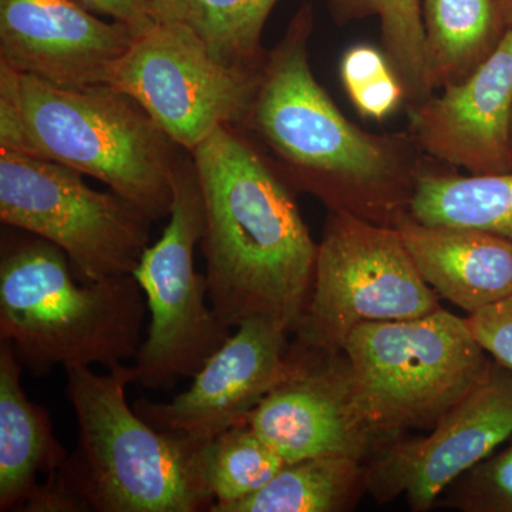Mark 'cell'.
<instances>
[{
    "instance_id": "6da1fadb",
    "label": "cell",
    "mask_w": 512,
    "mask_h": 512,
    "mask_svg": "<svg viewBox=\"0 0 512 512\" xmlns=\"http://www.w3.org/2000/svg\"><path fill=\"white\" fill-rule=\"evenodd\" d=\"M312 30V6H302L266 55L254 103L239 128L295 194L394 228L409 214L427 157L409 131L369 133L338 109L309 64Z\"/></svg>"
},
{
    "instance_id": "7a4b0ae2",
    "label": "cell",
    "mask_w": 512,
    "mask_h": 512,
    "mask_svg": "<svg viewBox=\"0 0 512 512\" xmlns=\"http://www.w3.org/2000/svg\"><path fill=\"white\" fill-rule=\"evenodd\" d=\"M190 154L204 205L212 309L231 329L265 318L293 333L318 256L295 192L242 128H218Z\"/></svg>"
},
{
    "instance_id": "3957f363",
    "label": "cell",
    "mask_w": 512,
    "mask_h": 512,
    "mask_svg": "<svg viewBox=\"0 0 512 512\" xmlns=\"http://www.w3.org/2000/svg\"><path fill=\"white\" fill-rule=\"evenodd\" d=\"M0 150L74 168L137 205L170 215L183 156L146 110L110 84L64 89L0 66Z\"/></svg>"
},
{
    "instance_id": "277c9868",
    "label": "cell",
    "mask_w": 512,
    "mask_h": 512,
    "mask_svg": "<svg viewBox=\"0 0 512 512\" xmlns=\"http://www.w3.org/2000/svg\"><path fill=\"white\" fill-rule=\"evenodd\" d=\"M8 235L0 252V339L37 377L136 359L146 298L133 275L83 281L62 249Z\"/></svg>"
},
{
    "instance_id": "5b68a950",
    "label": "cell",
    "mask_w": 512,
    "mask_h": 512,
    "mask_svg": "<svg viewBox=\"0 0 512 512\" xmlns=\"http://www.w3.org/2000/svg\"><path fill=\"white\" fill-rule=\"evenodd\" d=\"M66 396L79 424L64 474L87 511H210L201 444L158 430L127 403L136 383L124 363L106 373L66 369Z\"/></svg>"
},
{
    "instance_id": "8992f818",
    "label": "cell",
    "mask_w": 512,
    "mask_h": 512,
    "mask_svg": "<svg viewBox=\"0 0 512 512\" xmlns=\"http://www.w3.org/2000/svg\"><path fill=\"white\" fill-rule=\"evenodd\" d=\"M360 407L384 441L431 430L490 370L494 360L466 318L439 311L363 323L346 342Z\"/></svg>"
},
{
    "instance_id": "52a82bcc",
    "label": "cell",
    "mask_w": 512,
    "mask_h": 512,
    "mask_svg": "<svg viewBox=\"0 0 512 512\" xmlns=\"http://www.w3.org/2000/svg\"><path fill=\"white\" fill-rule=\"evenodd\" d=\"M441 308L396 228L328 211L311 298L293 335L299 345L343 352L363 323L420 318Z\"/></svg>"
},
{
    "instance_id": "ba28073f",
    "label": "cell",
    "mask_w": 512,
    "mask_h": 512,
    "mask_svg": "<svg viewBox=\"0 0 512 512\" xmlns=\"http://www.w3.org/2000/svg\"><path fill=\"white\" fill-rule=\"evenodd\" d=\"M83 177L55 161L0 150V221L62 249L83 281L133 275L153 221Z\"/></svg>"
},
{
    "instance_id": "9c48e42d",
    "label": "cell",
    "mask_w": 512,
    "mask_h": 512,
    "mask_svg": "<svg viewBox=\"0 0 512 512\" xmlns=\"http://www.w3.org/2000/svg\"><path fill=\"white\" fill-rule=\"evenodd\" d=\"M204 224L197 173L192 158L184 157L167 225L133 272L150 313L146 339L134 359L138 386L167 389L180 377L197 375L231 336L208 301L207 278L195 272Z\"/></svg>"
},
{
    "instance_id": "30bf717a",
    "label": "cell",
    "mask_w": 512,
    "mask_h": 512,
    "mask_svg": "<svg viewBox=\"0 0 512 512\" xmlns=\"http://www.w3.org/2000/svg\"><path fill=\"white\" fill-rule=\"evenodd\" d=\"M262 67L222 63L187 22L160 20L113 64L109 84L192 153L218 128L244 123Z\"/></svg>"
},
{
    "instance_id": "8fae6325",
    "label": "cell",
    "mask_w": 512,
    "mask_h": 512,
    "mask_svg": "<svg viewBox=\"0 0 512 512\" xmlns=\"http://www.w3.org/2000/svg\"><path fill=\"white\" fill-rule=\"evenodd\" d=\"M512 437V373L493 362L424 437L387 441L366 461L367 494L379 504L404 497L414 512L436 507L458 477Z\"/></svg>"
},
{
    "instance_id": "7c38bea8",
    "label": "cell",
    "mask_w": 512,
    "mask_h": 512,
    "mask_svg": "<svg viewBox=\"0 0 512 512\" xmlns=\"http://www.w3.org/2000/svg\"><path fill=\"white\" fill-rule=\"evenodd\" d=\"M248 424L286 463L323 456L366 463L386 443L360 407L345 352L308 348L295 340L285 376Z\"/></svg>"
},
{
    "instance_id": "4fadbf2b",
    "label": "cell",
    "mask_w": 512,
    "mask_h": 512,
    "mask_svg": "<svg viewBox=\"0 0 512 512\" xmlns=\"http://www.w3.org/2000/svg\"><path fill=\"white\" fill-rule=\"evenodd\" d=\"M288 330L265 318L239 323L235 333L168 403L140 397L134 410L158 430L207 446L245 423L288 369Z\"/></svg>"
},
{
    "instance_id": "5bb4252c",
    "label": "cell",
    "mask_w": 512,
    "mask_h": 512,
    "mask_svg": "<svg viewBox=\"0 0 512 512\" xmlns=\"http://www.w3.org/2000/svg\"><path fill=\"white\" fill-rule=\"evenodd\" d=\"M134 39L77 0H0V66L64 89L109 84Z\"/></svg>"
},
{
    "instance_id": "9a60e30c",
    "label": "cell",
    "mask_w": 512,
    "mask_h": 512,
    "mask_svg": "<svg viewBox=\"0 0 512 512\" xmlns=\"http://www.w3.org/2000/svg\"><path fill=\"white\" fill-rule=\"evenodd\" d=\"M512 30L493 55L441 96L409 106V134L431 160L468 175L512 171Z\"/></svg>"
},
{
    "instance_id": "2e32d148",
    "label": "cell",
    "mask_w": 512,
    "mask_h": 512,
    "mask_svg": "<svg viewBox=\"0 0 512 512\" xmlns=\"http://www.w3.org/2000/svg\"><path fill=\"white\" fill-rule=\"evenodd\" d=\"M394 228L426 284L467 315L512 295V241L503 235L410 214Z\"/></svg>"
},
{
    "instance_id": "e0dca14e",
    "label": "cell",
    "mask_w": 512,
    "mask_h": 512,
    "mask_svg": "<svg viewBox=\"0 0 512 512\" xmlns=\"http://www.w3.org/2000/svg\"><path fill=\"white\" fill-rule=\"evenodd\" d=\"M23 366L8 340L0 339V511H22L39 476L62 470L70 454L53 430L45 407L26 396Z\"/></svg>"
},
{
    "instance_id": "ac0fdd59",
    "label": "cell",
    "mask_w": 512,
    "mask_h": 512,
    "mask_svg": "<svg viewBox=\"0 0 512 512\" xmlns=\"http://www.w3.org/2000/svg\"><path fill=\"white\" fill-rule=\"evenodd\" d=\"M421 15L431 93L466 79L507 32L495 0H423Z\"/></svg>"
},
{
    "instance_id": "d6986e66",
    "label": "cell",
    "mask_w": 512,
    "mask_h": 512,
    "mask_svg": "<svg viewBox=\"0 0 512 512\" xmlns=\"http://www.w3.org/2000/svg\"><path fill=\"white\" fill-rule=\"evenodd\" d=\"M365 461L309 457L289 461L258 493L227 512H349L367 494Z\"/></svg>"
},
{
    "instance_id": "ffe728a7",
    "label": "cell",
    "mask_w": 512,
    "mask_h": 512,
    "mask_svg": "<svg viewBox=\"0 0 512 512\" xmlns=\"http://www.w3.org/2000/svg\"><path fill=\"white\" fill-rule=\"evenodd\" d=\"M409 214L424 224L485 229L512 241V171L458 175L423 171Z\"/></svg>"
},
{
    "instance_id": "44dd1931",
    "label": "cell",
    "mask_w": 512,
    "mask_h": 512,
    "mask_svg": "<svg viewBox=\"0 0 512 512\" xmlns=\"http://www.w3.org/2000/svg\"><path fill=\"white\" fill-rule=\"evenodd\" d=\"M339 25L377 18L384 55L406 92L407 106L430 97L424 62V28L420 0H328Z\"/></svg>"
},
{
    "instance_id": "7402d4cb",
    "label": "cell",
    "mask_w": 512,
    "mask_h": 512,
    "mask_svg": "<svg viewBox=\"0 0 512 512\" xmlns=\"http://www.w3.org/2000/svg\"><path fill=\"white\" fill-rule=\"evenodd\" d=\"M286 461L262 440L248 421L222 431L204 448L202 467L214 498L211 512H227L231 505L265 487Z\"/></svg>"
},
{
    "instance_id": "603a6c76",
    "label": "cell",
    "mask_w": 512,
    "mask_h": 512,
    "mask_svg": "<svg viewBox=\"0 0 512 512\" xmlns=\"http://www.w3.org/2000/svg\"><path fill=\"white\" fill-rule=\"evenodd\" d=\"M187 19L212 55L232 66H264L262 30L278 0H187Z\"/></svg>"
},
{
    "instance_id": "cb8c5ba5",
    "label": "cell",
    "mask_w": 512,
    "mask_h": 512,
    "mask_svg": "<svg viewBox=\"0 0 512 512\" xmlns=\"http://www.w3.org/2000/svg\"><path fill=\"white\" fill-rule=\"evenodd\" d=\"M340 80L365 119L382 121L399 109L406 92L387 56L375 46L355 45L340 60Z\"/></svg>"
},
{
    "instance_id": "d4e9b609",
    "label": "cell",
    "mask_w": 512,
    "mask_h": 512,
    "mask_svg": "<svg viewBox=\"0 0 512 512\" xmlns=\"http://www.w3.org/2000/svg\"><path fill=\"white\" fill-rule=\"evenodd\" d=\"M436 507L460 512H512V437L503 451L491 454L458 477Z\"/></svg>"
},
{
    "instance_id": "484cf974",
    "label": "cell",
    "mask_w": 512,
    "mask_h": 512,
    "mask_svg": "<svg viewBox=\"0 0 512 512\" xmlns=\"http://www.w3.org/2000/svg\"><path fill=\"white\" fill-rule=\"evenodd\" d=\"M466 320L478 345L512 373V295L467 315Z\"/></svg>"
},
{
    "instance_id": "4316f807",
    "label": "cell",
    "mask_w": 512,
    "mask_h": 512,
    "mask_svg": "<svg viewBox=\"0 0 512 512\" xmlns=\"http://www.w3.org/2000/svg\"><path fill=\"white\" fill-rule=\"evenodd\" d=\"M96 15L124 23L140 36L160 22L156 0H77Z\"/></svg>"
},
{
    "instance_id": "83f0119b",
    "label": "cell",
    "mask_w": 512,
    "mask_h": 512,
    "mask_svg": "<svg viewBox=\"0 0 512 512\" xmlns=\"http://www.w3.org/2000/svg\"><path fill=\"white\" fill-rule=\"evenodd\" d=\"M156 5L161 20L185 22L187 19V0H156Z\"/></svg>"
},
{
    "instance_id": "f1b7e54d",
    "label": "cell",
    "mask_w": 512,
    "mask_h": 512,
    "mask_svg": "<svg viewBox=\"0 0 512 512\" xmlns=\"http://www.w3.org/2000/svg\"><path fill=\"white\" fill-rule=\"evenodd\" d=\"M505 30H512V0H495Z\"/></svg>"
},
{
    "instance_id": "f546056e",
    "label": "cell",
    "mask_w": 512,
    "mask_h": 512,
    "mask_svg": "<svg viewBox=\"0 0 512 512\" xmlns=\"http://www.w3.org/2000/svg\"><path fill=\"white\" fill-rule=\"evenodd\" d=\"M511 138H512V119H511Z\"/></svg>"
}]
</instances>
